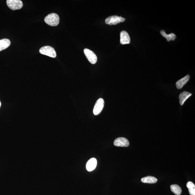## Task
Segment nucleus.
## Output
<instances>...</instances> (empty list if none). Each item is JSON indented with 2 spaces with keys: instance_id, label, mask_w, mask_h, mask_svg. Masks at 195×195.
Masks as SVG:
<instances>
[{
  "instance_id": "0eeeda50",
  "label": "nucleus",
  "mask_w": 195,
  "mask_h": 195,
  "mask_svg": "<svg viewBox=\"0 0 195 195\" xmlns=\"http://www.w3.org/2000/svg\"><path fill=\"white\" fill-rule=\"evenodd\" d=\"M114 145L118 147H126L129 145L128 140L124 137H119L116 139L114 141Z\"/></svg>"
},
{
  "instance_id": "dca6fc26",
  "label": "nucleus",
  "mask_w": 195,
  "mask_h": 195,
  "mask_svg": "<svg viewBox=\"0 0 195 195\" xmlns=\"http://www.w3.org/2000/svg\"><path fill=\"white\" fill-rule=\"evenodd\" d=\"M187 187L189 189V194L190 195H195V185L194 183L192 182H188Z\"/></svg>"
},
{
  "instance_id": "39448f33",
  "label": "nucleus",
  "mask_w": 195,
  "mask_h": 195,
  "mask_svg": "<svg viewBox=\"0 0 195 195\" xmlns=\"http://www.w3.org/2000/svg\"><path fill=\"white\" fill-rule=\"evenodd\" d=\"M104 101L102 98H99L97 101L93 110L94 114L95 115H99L102 111L104 106Z\"/></svg>"
},
{
  "instance_id": "4468645a",
  "label": "nucleus",
  "mask_w": 195,
  "mask_h": 195,
  "mask_svg": "<svg viewBox=\"0 0 195 195\" xmlns=\"http://www.w3.org/2000/svg\"><path fill=\"white\" fill-rule=\"evenodd\" d=\"M161 35L165 38H166L167 40L169 42L170 40L174 41L176 38V35L175 34L171 33L169 35H167L164 30H162L160 31Z\"/></svg>"
},
{
  "instance_id": "f3484780",
  "label": "nucleus",
  "mask_w": 195,
  "mask_h": 195,
  "mask_svg": "<svg viewBox=\"0 0 195 195\" xmlns=\"http://www.w3.org/2000/svg\"><path fill=\"white\" fill-rule=\"evenodd\" d=\"M1 101H0V107H1Z\"/></svg>"
},
{
  "instance_id": "9d476101",
  "label": "nucleus",
  "mask_w": 195,
  "mask_h": 195,
  "mask_svg": "<svg viewBox=\"0 0 195 195\" xmlns=\"http://www.w3.org/2000/svg\"><path fill=\"white\" fill-rule=\"evenodd\" d=\"M190 79V76L189 75H187L186 76L184 77L181 79L176 82V86L178 89H181L183 87V86L185 85V84L187 83Z\"/></svg>"
},
{
  "instance_id": "7ed1b4c3",
  "label": "nucleus",
  "mask_w": 195,
  "mask_h": 195,
  "mask_svg": "<svg viewBox=\"0 0 195 195\" xmlns=\"http://www.w3.org/2000/svg\"><path fill=\"white\" fill-rule=\"evenodd\" d=\"M6 2L7 6L13 10H20L23 7V3L20 0H7Z\"/></svg>"
},
{
  "instance_id": "9b49d317",
  "label": "nucleus",
  "mask_w": 195,
  "mask_h": 195,
  "mask_svg": "<svg viewBox=\"0 0 195 195\" xmlns=\"http://www.w3.org/2000/svg\"><path fill=\"white\" fill-rule=\"evenodd\" d=\"M192 95V94L187 91H183L180 94L179 97L180 103L181 105H183L186 101Z\"/></svg>"
},
{
  "instance_id": "20e7f679",
  "label": "nucleus",
  "mask_w": 195,
  "mask_h": 195,
  "mask_svg": "<svg viewBox=\"0 0 195 195\" xmlns=\"http://www.w3.org/2000/svg\"><path fill=\"white\" fill-rule=\"evenodd\" d=\"M125 19L121 16H112L108 17L105 20V23L110 25H115L117 24L124 22Z\"/></svg>"
},
{
  "instance_id": "6e6552de",
  "label": "nucleus",
  "mask_w": 195,
  "mask_h": 195,
  "mask_svg": "<svg viewBox=\"0 0 195 195\" xmlns=\"http://www.w3.org/2000/svg\"><path fill=\"white\" fill-rule=\"evenodd\" d=\"M120 42L122 45L128 44H130L131 39L128 34L124 31L121 32L120 34Z\"/></svg>"
},
{
  "instance_id": "f8f14e48",
  "label": "nucleus",
  "mask_w": 195,
  "mask_h": 195,
  "mask_svg": "<svg viewBox=\"0 0 195 195\" xmlns=\"http://www.w3.org/2000/svg\"><path fill=\"white\" fill-rule=\"evenodd\" d=\"M10 45V41L8 39H3L0 40V51L9 47Z\"/></svg>"
},
{
  "instance_id": "f03ea898",
  "label": "nucleus",
  "mask_w": 195,
  "mask_h": 195,
  "mask_svg": "<svg viewBox=\"0 0 195 195\" xmlns=\"http://www.w3.org/2000/svg\"><path fill=\"white\" fill-rule=\"evenodd\" d=\"M39 52L43 55H45L51 58H55L57 57V54L53 48L50 46H45L39 50Z\"/></svg>"
},
{
  "instance_id": "2eb2a0df",
  "label": "nucleus",
  "mask_w": 195,
  "mask_h": 195,
  "mask_svg": "<svg viewBox=\"0 0 195 195\" xmlns=\"http://www.w3.org/2000/svg\"><path fill=\"white\" fill-rule=\"evenodd\" d=\"M172 192L176 195H180L182 192V189L179 186L174 184L172 185L170 187Z\"/></svg>"
},
{
  "instance_id": "1a4fd4ad",
  "label": "nucleus",
  "mask_w": 195,
  "mask_h": 195,
  "mask_svg": "<svg viewBox=\"0 0 195 195\" xmlns=\"http://www.w3.org/2000/svg\"><path fill=\"white\" fill-rule=\"evenodd\" d=\"M97 165V160L95 158H92L88 160L86 164V168L88 171L91 172L94 170Z\"/></svg>"
},
{
  "instance_id": "ddd939ff",
  "label": "nucleus",
  "mask_w": 195,
  "mask_h": 195,
  "mask_svg": "<svg viewBox=\"0 0 195 195\" xmlns=\"http://www.w3.org/2000/svg\"><path fill=\"white\" fill-rule=\"evenodd\" d=\"M141 181L142 183H154L157 181V178L151 176H147L142 178Z\"/></svg>"
},
{
  "instance_id": "f257e3e1",
  "label": "nucleus",
  "mask_w": 195,
  "mask_h": 195,
  "mask_svg": "<svg viewBox=\"0 0 195 195\" xmlns=\"http://www.w3.org/2000/svg\"><path fill=\"white\" fill-rule=\"evenodd\" d=\"M44 20L48 25L55 27L58 25L59 23V17L58 14L52 13L47 16Z\"/></svg>"
},
{
  "instance_id": "423d86ee",
  "label": "nucleus",
  "mask_w": 195,
  "mask_h": 195,
  "mask_svg": "<svg viewBox=\"0 0 195 195\" xmlns=\"http://www.w3.org/2000/svg\"><path fill=\"white\" fill-rule=\"evenodd\" d=\"M84 53L88 61L92 64H95L97 61V58L95 54L92 51L85 48L84 50Z\"/></svg>"
}]
</instances>
